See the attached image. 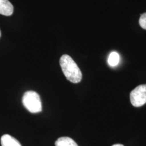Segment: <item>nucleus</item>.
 Returning <instances> with one entry per match:
<instances>
[{
	"instance_id": "nucleus-3",
	"label": "nucleus",
	"mask_w": 146,
	"mask_h": 146,
	"mask_svg": "<svg viewBox=\"0 0 146 146\" xmlns=\"http://www.w3.org/2000/svg\"><path fill=\"white\" fill-rule=\"evenodd\" d=\"M131 104L135 107H140L146 104V84L138 86L130 93Z\"/></svg>"
},
{
	"instance_id": "nucleus-7",
	"label": "nucleus",
	"mask_w": 146,
	"mask_h": 146,
	"mask_svg": "<svg viewBox=\"0 0 146 146\" xmlns=\"http://www.w3.org/2000/svg\"><path fill=\"white\" fill-rule=\"evenodd\" d=\"M120 62V56L117 52H113L110 54L108 58V63L111 67L117 66Z\"/></svg>"
},
{
	"instance_id": "nucleus-10",
	"label": "nucleus",
	"mask_w": 146,
	"mask_h": 146,
	"mask_svg": "<svg viewBox=\"0 0 146 146\" xmlns=\"http://www.w3.org/2000/svg\"><path fill=\"white\" fill-rule=\"evenodd\" d=\"M1 31H0V37H1Z\"/></svg>"
},
{
	"instance_id": "nucleus-8",
	"label": "nucleus",
	"mask_w": 146,
	"mask_h": 146,
	"mask_svg": "<svg viewBox=\"0 0 146 146\" xmlns=\"http://www.w3.org/2000/svg\"><path fill=\"white\" fill-rule=\"evenodd\" d=\"M139 25L142 28L146 30V13L141 14L139 19Z\"/></svg>"
},
{
	"instance_id": "nucleus-9",
	"label": "nucleus",
	"mask_w": 146,
	"mask_h": 146,
	"mask_svg": "<svg viewBox=\"0 0 146 146\" xmlns=\"http://www.w3.org/2000/svg\"><path fill=\"white\" fill-rule=\"evenodd\" d=\"M112 146H124L122 144H115L114 145H113Z\"/></svg>"
},
{
	"instance_id": "nucleus-1",
	"label": "nucleus",
	"mask_w": 146,
	"mask_h": 146,
	"mask_svg": "<svg viewBox=\"0 0 146 146\" xmlns=\"http://www.w3.org/2000/svg\"><path fill=\"white\" fill-rule=\"evenodd\" d=\"M60 64L63 73L68 81L74 84H78L81 81V71L70 56L67 54L63 55L60 59Z\"/></svg>"
},
{
	"instance_id": "nucleus-6",
	"label": "nucleus",
	"mask_w": 146,
	"mask_h": 146,
	"mask_svg": "<svg viewBox=\"0 0 146 146\" xmlns=\"http://www.w3.org/2000/svg\"><path fill=\"white\" fill-rule=\"evenodd\" d=\"M55 146H78V144L69 137H61L55 142Z\"/></svg>"
},
{
	"instance_id": "nucleus-4",
	"label": "nucleus",
	"mask_w": 146,
	"mask_h": 146,
	"mask_svg": "<svg viewBox=\"0 0 146 146\" xmlns=\"http://www.w3.org/2000/svg\"><path fill=\"white\" fill-rule=\"evenodd\" d=\"M14 11V7L8 0H0V14L11 16Z\"/></svg>"
},
{
	"instance_id": "nucleus-5",
	"label": "nucleus",
	"mask_w": 146,
	"mask_h": 146,
	"mask_svg": "<svg viewBox=\"0 0 146 146\" xmlns=\"http://www.w3.org/2000/svg\"><path fill=\"white\" fill-rule=\"evenodd\" d=\"M1 143L2 146H21L15 138L9 134H5L1 137Z\"/></svg>"
},
{
	"instance_id": "nucleus-2",
	"label": "nucleus",
	"mask_w": 146,
	"mask_h": 146,
	"mask_svg": "<svg viewBox=\"0 0 146 146\" xmlns=\"http://www.w3.org/2000/svg\"><path fill=\"white\" fill-rule=\"evenodd\" d=\"M23 106L29 111L37 113L42 111V103L39 95L34 91L26 92L23 96Z\"/></svg>"
}]
</instances>
